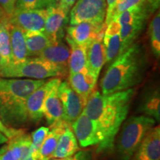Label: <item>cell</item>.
Instances as JSON below:
<instances>
[{"instance_id":"obj_1","label":"cell","mask_w":160,"mask_h":160,"mask_svg":"<svg viewBox=\"0 0 160 160\" xmlns=\"http://www.w3.org/2000/svg\"><path fill=\"white\" fill-rule=\"evenodd\" d=\"M134 88L103 95L94 91L90 96L83 112L94 122L102 137L98 151L113 148L115 137L127 118Z\"/></svg>"},{"instance_id":"obj_2","label":"cell","mask_w":160,"mask_h":160,"mask_svg":"<svg viewBox=\"0 0 160 160\" xmlns=\"http://www.w3.org/2000/svg\"><path fill=\"white\" fill-rule=\"evenodd\" d=\"M147 65L142 46L133 44L111 62L101 80L102 93L109 95L133 88L145 77Z\"/></svg>"},{"instance_id":"obj_3","label":"cell","mask_w":160,"mask_h":160,"mask_svg":"<svg viewBox=\"0 0 160 160\" xmlns=\"http://www.w3.org/2000/svg\"><path fill=\"white\" fill-rule=\"evenodd\" d=\"M45 82L0 77V118L6 126L19 128L28 121L26 100Z\"/></svg>"},{"instance_id":"obj_4","label":"cell","mask_w":160,"mask_h":160,"mask_svg":"<svg viewBox=\"0 0 160 160\" xmlns=\"http://www.w3.org/2000/svg\"><path fill=\"white\" fill-rule=\"evenodd\" d=\"M156 121L145 115L133 116L125 120L119 130L117 153L119 160H130L139 148L146 133L154 127Z\"/></svg>"},{"instance_id":"obj_5","label":"cell","mask_w":160,"mask_h":160,"mask_svg":"<svg viewBox=\"0 0 160 160\" xmlns=\"http://www.w3.org/2000/svg\"><path fill=\"white\" fill-rule=\"evenodd\" d=\"M68 71L42 58L28 57L19 64L6 65L2 71V78H21L30 79H45L50 77H62Z\"/></svg>"},{"instance_id":"obj_6","label":"cell","mask_w":160,"mask_h":160,"mask_svg":"<svg viewBox=\"0 0 160 160\" xmlns=\"http://www.w3.org/2000/svg\"><path fill=\"white\" fill-rule=\"evenodd\" d=\"M106 12L105 0H78L70 11V25L83 22L105 24Z\"/></svg>"},{"instance_id":"obj_7","label":"cell","mask_w":160,"mask_h":160,"mask_svg":"<svg viewBox=\"0 0 160 160\" xmlns=\"http://www.w3.org/2000/svg\"><path fill=\"white\" fill-rule=\"evenodd\" d=\"M57 94L63 108V121L71 125L82 113L85 104L82 99L71 88L68 82H61Z\"/></svg>"},{"instance_id":"obj_8","label":"cell","mask_w":160,"mask_h":160,"mask_svg":"<svg viewBox=\"0 0 160 160\" xmlns=\"http://www.w3.org/2000/svg\"><path fill=\"white\" fill-rule=\"evenodd\" d=\"M78 144L82 148L99 145L102 137L93 120L82 111L79 117L71 125Z\"/></svg>"},{"instance_id":"obj_9","label":"cell","mask_w":160,"mask_h":160,"mask_svg":"<svg viewBox=\"0 0 160 160\" xmlns=\"http://www.w3.org/2000/svg\"><path fill=\"white\" fill-rule=\"evenodd\" d=\"M47 10L39 8L27 11H14L8 18L9 22L24 31H44Z\"/></svg>"},{"instance_id":"obj_10","label":"cell","mask_w":160,"mask_h":160,"mask_svg":"<svg viewBox=\"0 0 160 160\" xmlns=\"http://www.w3.org/2000/svg\"><path fill=\"white\" fill-rule=\"evenodd\" d=\"M105 24H97L83 22L67 28L65 39L73 42L79 45L88 47L99 34L105 31Z\"/></svg>"},{"instance_id":"obj_11","label":"cell","mask_w":160,"mask_h":160,"mask_svg":"<svg viewBox=\"0 0 160 160\" xmlns=\"http://www.w3.org/2000/svg\"><path fill=\"white\" fill-rule=\"evenodd\" d=\"M44 32L52 42L61 40L64 36L66 24L68 22V11L64 9L59 2L47 8Z\"/></svg>"},{"instance_id":"obj_12","label":"cell","mask_w":160,"mask_h":160,"mask_svg":"<svg viewBox=\"0 0 160 160\" xmlns=\"http://www.w3.org/2000/svg\"><path fill=\"white\" fill-rule=\"evenodd\" d=\"M61 82L59 78L46 80L42 85L30 94L26 100V110L28 119L38 122L43 117V106L46 97L53 87Z\"/></svg>"},{"instance_id":"obj_13","label":"cell","mask_w":160,"mask_h":160,"mask_svg":"<svg viewBox=\"0 0 160 160\" xmlns=\"http://www.w3.org/2000/svg\"><path fill=\"white\" fill-rule=\"evenodd\" d=\"M134 154V160H160L159 125L149 130Z\"/></svg>"},{"instance_id":"obj_14","label":"cell","mask_w":160,"mask_h":160,"mask_svg":"<svg viewBox=\"0 0 160 160\" xmlns=\"http://www.w3.org/2000/svg\"><path fill=\"white\" fill-rule=\"evenodd\" d=\"M120 28L121 26L114 20H112L106 26L102 42L105 50V63L107 64L113 62L118 56L125 51L120 39Z\"/></svg>"},{"instance_id":"obj_15","label":"cell","mask_w":160,"mask_h":160,"mask_svg":"<svg viewBox=\"0 0 160 160\" xmlns=\"http://www.w3.org/2000/svg\"><path fill=\"white\" fill-rule=\"evenodd\" d=\"M98 78L87 68L79 73L69 74V85L86 104L92 93L95 91Z\"/></svg>"},{"instance_id":"obj_16","label":"cell","mask_w":160,"mask_h":160,"mask_svg":"<svg viewBox=\"0 0 160 160\" xmlns=\"http://www.w3.org/2000/svg\"><path fill=\"white\" fill-rule=\"evenodd\" d=\"M104 33L105 31L99 34L97 39L93 40L87 48V69L97 78L99 77L101 70L105 64L102 42Z\"/></svg>"},{"instance_id":"obj_17","label":"cell","mask_w":160,"mask_h":160,"mask_svg":"<svg viewBox=\"0 0 160 160\" xmlns=\"http://www.w3.org/2000/svg\"><path fill=\"white\" fill-rule=\"evenodd\" d=\"M70 56V48L63 41L53 42L42 52L39 57L55 64L62 68L68 71V64Z\"/></svg>"},{"instance_id":"obj_18","label":"cell","mask_w":160,"mask_h":160,"mask_svg":"<svg viewBox=\"0 0 160 160\" xmlns=\"http://www.w3.org/2000/svg\"><path fill=\"white\" fill-rule=\"evenodd\" d=\"M71 126L65 121H61L50 126L49 133L44 140L37 155L38 160H51L52 155L57 148L60 136L65 130Z\"/></svg>"},{"instance_id":"obj_19","label":"cell","mask_w":160,"mask_h":160,"mask_svg":"<svg viewBox=\"0 0 160 160\" xmlns=\"http://www.w3.org/2000/svg\"><path fill=\"white\" fill-rule=\"evenodd\" d=\"M59 84L53 87L44 102L43 117L45 118L49 126L63 121L62 105L57 94V88Z\"/></svg>"},{"instance_id":"obj_20","label":"cell","mask_w":160,"mask_h":160,"mask_svg":"<svg viewBox=\"0 0 160 160\" xmlns=\"http://www.w3.org/2000/svg\"><path fill=\"white\" fill-rule=\"evenodd\" d=\"M10 37L12 53V63L19 64L28 58L24 31L10 23Z\"/></svg>"},{"instance_id":"obj_21","label":"cell","mask_w":160,"mask_h":160,"mask_svg":"<svg viewBox=\"0 0 160 160\" xmlns=\"http://www.w3.org/2000/svg\"><path fill=\"white\" fill-rule=\"evenodd\" d=\"M79 150V144L74 133L71 128V126L65 130L60 136L57 148L53 152L52 158L60 159L72 157Z\"/></svg>"},{"instance_id":"obj_22","label":"cell","mask_w":160,"mask_h":160,"mask_svg":"<svg viewBox=\"0 0 160 160\" xmlns=\"http://www.w3.org/2000/svg\"><path fill=\"white\" fill-rule=\"evenodd\" d=\"M28 57H39L44 50L53 42L45 32L24 31Z\"/></svg>"},{"instance_id":"obj_23","label":"cell","mask_w":160,"mask_h":160,"mask_svg":"<svg viewBox=\"0 0 160 160\" xmlns=\"http://www.w3.org/2000/svg\"><path fill=\"white\" fill-rule=\"evenodd\" d=\"M66 41L70 48V56L68 64L69 74L79 73L87 68L88 47L79 45L69 40Z\"/></svg>"},{"instance_id":"obj_24","label":"cell","mask_w":160,"mask_h":160,"mask_svg":"<svg viewBox=\"0 0 160 160\" xmlns=\"http://www.w3.org/2000/svg\"><path fill=\"white\" fill-rule=\"evenodd\" d=\"M151 14V10L145 2L143 5L132 7L126 11H124L113 17L112 20H114L119 23L120 26H122L138 20H146Z\"/></svg>"},{"instance_id":"obj_25","label":"cell","mask_w":160,"mask_h":160,"mask_svg":"<svg viewBox=\"0 0 160 160\" xmlns=\"http://www.w3.org/2000/svg\"><path fill=\"white\" fill-rule=\"evenodd\" d=\"M139 111L142 115L153 118L156 122L160 120V94L155 89L146 93L139 105Z\"/></svg>"},{"instance_id":"obj_26","label":"cell","mask_w":160,"mask_h":160,"mask_svg":"<svg viewBox=\"0 0 160 160\" xmlns=\"http://www.w3.org/2000/svg\"><path fill=\"white\" fill-rule=\"evenodd\" d=\"M145 22L146 20H138L121 26L119 36L124 51H126L130 46L133 45V41L144 28Z\"/></svg>"},{"instance_id":"obj_27","label":"cell","mask_w":160,"mask_h":160,"mask_svg":"<svg viewBox=\"0 0 160 160\" xmlns=\"http://www.w3.org/2000/svg\"><path fill=\"white\" fill-rule=\"evenodd\" d=\"M9 28L10 22L8 19L0 22V55L2 57L6 65L12 63Z\"/></svg>"},{"instance_id":"obj_28","label":"cell","mask_w":160,"mask_h":160,"mask_svg":"<svg viewBox=\"0 0 160 160\" xmlns=\"http://www.w3.org/2000/svg\"><path fill=\"white\" fill-rule=\"evenodd\" d=\"M151 48L157 59L160 57V13L158 11L151 20L148 28Z\"/></svg>"},{"instance_id":"obj_29","label":"cell","mask_w":160,"mask_h":160,"mask_svg":"<svg viewBox=\"0 0 160 160\" xmlns=\"http://www.w3.org/2000/svg\"><path fill=\"white\" fill-rule=\"evenodd\" d=\"M22 135V133L9 139L7 144L4 145V150L1 157V160L21 159Z\"/></svg>"},{"instance_id":"obj_30","label":"cell","mask_w":160,"mask_h":160,"mask_svg":"<svg viewBox=\"0 0 160 160\" xmlns=\"http://www.w3.org/2000/svg\"><path fill=\"white\" fill-rule=\"evenodd\" d=\"M50 128L48 127H40L31 133V153L37 158L38 153L42 145L44 140L48 134Z\"/></svg>"},{"instance_id":"obj_31","label":"cell","mask_w":160,"mask_h":160,"mask_svg":"<svg viewBox=\"0 0 160 160\" xmlns=\"http://www.w3.org/2000/svg\"><path fill=\"white\" fill-rule=\"evenodd\" d=\"M145 2L146 0H120V2L116 6L114 11L113 12L111 21L113 19V17L124 11H126V10L131 8L132 7L143 5Z\"/></svg>"},{"instance_id":"obj_32","label":"cell","mask_w":160,"mask_h":160,"mask_svg":"<svg viewBox=\"0 0 160 160\" xmlns=\"http://www.w3.org/2000/svg\"><path fill=\"white\" fill-rule=\"evenodd\" d=\"M43 8L40 0H17L14 11H27Z\"/></svg>"},{"instance_id":"obj_33","label":"cell","mask_w":160,"mask_h":160,"mask_svg":"<svg viewBox=\"0 0 160 160\" xmlns=\"http://www.w3.org/2000/svg\"><path fill=\"white\" fill-rule=\"evenodd\" d=\"M0 132L5 136L8 139H11L12 138L17 137V136L25 133L23 129L14 128H10L6 126L0 118Z\"/></svg>"},{"instance_id":"obj_34","label":"cell","mask_w":160,"mask_h":160,"mask_svg":"<svg viewBox=\"0 0 160 160\" xmlns=\"http://www.w3.org/2000/svg\"><path fill=\"white\" fill-rule=\"evenodd\" d=\"M105 2L106 5H107V12H106L105 25L107 26L111 22L113 12L114 11L116 6L120 2V0H105Z\"/></svg>"},{"instance_id":"obj_35","label":"cell","mask_w":160,"mask_h":160,"mask_svg":"<svg viewBox=\"0 0 160 160\" xmlns=\"http://www.w3.org/2000/svg\"><path fill=\"white\" fill-rule=\"evenodd\" d=\"M16 2L17 0H0V6L8 17H11L14 12Z\"/></svg>"},{"instance_id":"obj_36","label":"cell","mask_w":160,"mask_h":160,"mask_svg":"<svg viewBox=\"0 0 160 160\" xmlns=\"http://www.w3.org/2000/svg\"><path fill=\"white\" fill-rule=\"evenodd\" d=\"M77 0H59V4L67 11H70Z\"/></svg>"},{"instance_id":"obj_37","label":"cell","mask_w":160,"mask_h":160,"mask_svg":"<svg viewBox=\"0 0 160 160\" xmlns=\"http://www.w3.org/2000/svg\"><path fill=\"white\" fill-rule=\"evenodd\" d=\"M146 3L148 5L150 10H151V13L159 9L160 5V0H146Z\"/></svg>"},{"instance_id":"obj_38","label":"cell","mask_w":160,"mask_h":160,"mask_svg":"<svg viewBox=\"0 0 160 160\" xmlns=\"http://www.w3.org/2000/svg\"><path fill=\"white\" fill-rule=\"evenodd\" d=\"M42 5L43 6V8H47L49 6L55 5L59 2V0H40Z\"/></svg>"},{"instance_id":"obj_39","label":"cell","mask_w":160,"mask_h":160,"mask_svg":"<svg viewBox=\"0 0 160 160\" xmlns=\"http://www.w3.org/2000/svg\"><path fill=\"white\" fill-rule=\"evenodd\" d=\"M8 15L6 14L5 12L4 11V10L2 8V7L0 6V22H2L5 21L7 19H8Z\"/></svg>"},{"instance_id":"obj_40","label":"cell","mask_w":160,"mask_h":160,"mask_svg":"<svg viewBox=\"0 0 160 160\" xmlns=\"http://www.w3.org/2000/svg\"><path fill=\"white\" fill-rule=\"evenodd\" d=\"M51 160H82L79 158H78V157H66V158H60V159H56V158H52Z\"/></svg>"},{"instance_id":"obj_41","label":"cell","mask_w":160,"mask_h":160,"mask_svg":"<svg viewBox=\"0 0 160 160\" xmlns=\"http://www.w3.org/2000/svg\"><path fill=\"white\" fill-rule=\"evenodd\" d=\"M8 142V139L0 132V145L7 143Z\"/></svg>"},{"instance_id":"obj_42","label":"cell","mask_w":160,"mask_h":160,"mask_svg":"<svg viewBox=\"0 0 160 160\" xmlns=\"http://www.w3.org/2000/svg\"><path fill=\"white\" fill-rule=\"evenodd\" d=\"M5 62H4V60L2 59V57H1V55H0V74H1L2 71V70L4 69V68L5 67Z\"/></svg>"},{"instance_id":"obj_43","label":"cell","mask_w":160,"mask_h":160,"mask_svg":"<svg viewBox=\"0 0 160 160\" xmlns=\"http://www.w3.org/2000/svg\"><path fill=\"white\" fill-rule=\"evenodd\" d=\"M22 160H38L37 159V158L36 157H34V156H33V154H32V153H31V151H30V153H29V154L27 156V157H26L25 159H22Z\"/></svg>"},{"instance_id":"obj_44","label":"cell","mask_w":160,"mask_h":160,"mask_svg":"<svg viewBox=\"0 0 160 160\" xmlns=\"http://www.w3.org/2000/svg\"><path fill=\"white\" fill-rule=\"evenodd\" d=\"M3 150H4V145L2 146V147H0V160H1V157H2V154Z\"/></svg>"}]
</instances>
